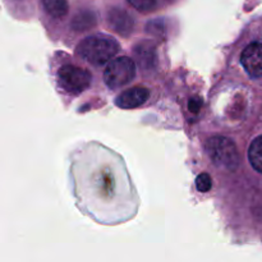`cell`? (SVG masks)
I'll return each mask as SVG.
<instances>
[{
    "label": "cell",
    "mask_w": 262,
    "mask_h": 262,
    "mask_svg": "<svg viewBox=\"0 0 262 262\" xmlns=\"http://www.w3.org/2000/svg\"><path fill=\"white\" fill-rule=\"evenodd\" d=\"M120 50V45L113 36L106 33H94L87 36L77 46V55L87 63L102 66L112 60Z\"/></svg>",
    "instance_id": "6da1fadb"
},
{
    "label": "cell",
    "mask_w": 262,
    "mask_h": 262,
    "mask_svg": "<svg viewBox=\"0 0 262 262\" xmlns=\"http://www.w3.org/2000/svg\"><path fill=\"white\" fill-rule=\"evenodd\" d=\"M210 159L216 166L227 170H235L239 164V154L232 140L223 136L211 137L206 143Z\"/></svg>",
    "instance_id": "7a4b0ae2"
},
{
    "label": "cell",
    "mask_w": 262,
    "mask_h": 262,
    "mask_svg": "<svg viewBox=\"0 0 262 262\" xmlns=\"http://www.w3.org/2000/svg\"><path fill=\"white\" fill-rule=\"evenodd\" d=\"M60 89L71 95H79L86 91L92 81V76L86 68L76 64H64L56 72Z\"/></svg>",
    "instance_id": "3957f363"
},
{
    "label": "cell",
    "mask_w": 262,
    "mask_h": 262,
    "mask_svg": "<svg viewBox=\"0 0 262 262\" xmlns=\"http://www.w3.org/2000/svg\"><path fill=\"white\" fill-rule=\"evenodd\" d=\"M136 77L135 61L129 56H119L109 63L104 72V81L112 90L120 89Z\"/></svg>",
    "instance_id": "277c9868"
},
{
    "label": "cell",
    "mask_w": 262,
    "mask_h": 262,
    "mask_svg": "<svg viewBox=\"0 0 262 262\" xmlns=\"http://www.w3.org/2000/svg\"><path fill=\"white\" fill-rule=\"evenodd\" d=\"M241 63L252 78L262 77V42L253 41L248 43L241 54Z\"/></svg>",
    "instance_id": "5b68a950"
},
{
    "label": "cell",
    "mask_w": 262,
    "mask_h": 262,
    "mask_svg": "<svg viewBox=\"0 0 262 262\" xmlns=\"http://www.w3.org/2000/svg\"><path fill=\"white\" fill-rule=\"evenodd\" d=\"M150 99V91L145 87L136 86L120 92L115 99V105L120 109H136Z\"/></svg>",
    "instance_id": "8992f818"
},
{
    "label": "cell",
    "mask_w": 262,
    "mask_h": 262,
    "mask_svg": "<svg viewBox=\"0 0 262 262\" xmlns=\"http://www.w3.org/2000/svg\"><path fill=\"white\" fill-rule=\"evenodd\" d=\"M107 18H109V23L113 28H114L117 32L119 33H128L132 31L133 27V20L130 18V15L128 14L124 10H120L114 8L109 12L107 14Z\"/></svg>",
    "instance_id": "52a82bcc"
},
{
    "label": "cell",
    "mask_w": 262,
    "mask_h": 262,
    "mask_svg": "<svg viewBox=\"0 0 262 262\" xmlns=\"http://www.w3.org/2000/svg\"><path fill=\"white\" fill-rule=\"evenodd\" d=\"M41 7L53 19H64L69 13L68 0H41Z\"/></svg>",
    "instance_id": "ba28073f"
},
{
    "label": "cell",
    "mask_w": 262,
    "mask_h": 262,
    "mask_svg": "<svg viewBox=\"0 0 262 262\" xmlns=\"http://www.w3.org/2000/svg\"><path fill=\"white\" fill-rule=\"evenodd\" d=\"M248 160L256 171L262 174V136H258L248 148Z\"/></svg>",
    "instance_id": "9c48e42d"
},
{
    "label": "cell",
    "mask_w": 262,
    "mask_h": 262,
    "mask_svg": "<svg viewBox=\"0 0 262 262\" xmlns=\"http://www.w3.org/2000/svg\"><path fill=\"white\" fill-rule=\"evenodd\" d=\"M130 7L140 13L155 12L159 8V0H127Z\"/></svg>",
    "instance_id": "30bf717a"
},
{
    "label": "cell",
    "mask_w": 262,
    "mask_h": 262,
    "mask_svg": "<svg viewBox=\"0 0 262 262\" xmlns=\"http://www.w3.org/2000/svg\"><path fill=\"white\" fill-rule=\"evenodd\" d=\"M211 187H212V181H211V177H210L209 174L204 173L201 174V176L197 177L196 188L199 189L200 192L206 193V192H209L210 189H211Z\"/></svg>",
    "instance_id": "8fae6325"
},
{
    "label": "cell",
    "mask_w": 262,
    "mask_h": 262,
    "mask_svg": "<svg viewBox=\"0 0 262 262\" xmlns=\"http://www.w3.org/2000/svg\"><path fill=\"white\" fill-rule=\"evenodd\" d=\"M17 2H22V0H17Z\"/></svg>",
    "instance_id": "7c38bea8"
}]
</instances>
